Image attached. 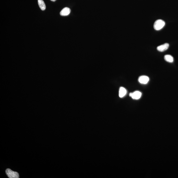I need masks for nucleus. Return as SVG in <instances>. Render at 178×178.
<instances>
[{"mask_svg":"<svg viewBox=\"0 0 178 178\" xmlns=\"http://www.w3.org/2000/svg\"><path fill=\"white\" fill-rule=\"evenodd\" d=\"M127 91L123 87H121L119 90V96L120 98L124 97L126 94Z\"/></svg>","mask_w":178,"mask_h":178,"instance_id":"0eeeda50","label":"nucleus"},{"mask_svg":"<svg viewBox=\"0 0 178 178\" xmlns=\"http://www.w3.org/2000/svg\"><path fill=\"white\" fill-rule=\"evenodd\" d=\"M164 59L167 62H170V63L173 62V61H174L173 57L170 55H165L164 56Z\"/></svg>","mask_w":178,"mask_h":178,"instance_id":"1a4fd4ad","label":"nucleus"},{"mask_svg":"<svg viewBox=\"0 0 178 178\" xmlns=\"http://www.w3.org/2000/svg\"><path fill=\"white\" fill-rule=\"evenodd\" d=\"M165 21L162 20H158L155 21L154 24V29L156 30L161 29L165 26Z\"/></svg>","mask_w":178,"mask_h":178,"instance_id":"f257e3e1","label":"nucleus"},{"mask_svg":"<svg viewBox=\"0 0 178 178\" xmlns=\"http://www.w3.org/2000/svg\"><path fill=\"white\" fill-rule=\"evenodd\" d=\"M169 45L168 43L164 44L163 45H161L160 46H159L157 47V50L159 51L163 52L167 50L169 48Z\"/></svg>","mask_w":178,"mask_h":178,"instance_id":"39448f33","label":"nucleus"},{"mask_svg":"<svg viewBox=\"0 0 178 178\" xmlns=\"http://www.w3.org/2000/svg\"><path fill=\"white\" fill-rule=\"evenodd\" d=\"M6 173L7 176L9 178H18L19 177V173L17 172H14L9 169H8L6 171Z\"/></svg>","mask_w":178,"mask_h":178,"instance_id":"f03ea898","label":"nucleus"},{"mask_svg":"<svg viewBox=\"0 0 178 178\" xmlns=\"http://www.w3.org/2000/svg\"><path fill=\"white\" fill-rule=\"evenodd\" d=\"M38 5L42 10H44L46 8V5L43 0H38Z\"/></svg>","mask_w":178,"mask_h":178,"instance_id":"6e6552de","label":"nucleus"},{"mask_svg":"<svg viewBox=\"0 0 178 178\" xmlns=\"http://www.w3.org/2000/svg\"><path fill=\"white\" fill-rule=\"evenodd\" d=\"M51 1H53V2H55L56 0H51Z\"/></svg>","mask_w":178,"mask_h":178,"instance_id":"9d476101","label":"nucleus"},{"mask_svg":"<svg viewBox=\"0 0 178 178\" xmlns=\"http://www.w3.org/2000/svg\"><path fill=\"white\" fill-rule=\"evenodd\" d=\"M138 80L140 83L146 84L149 81V78L146 76H141L139 77Z\"/></svg>","mask_w":178,"mask_h":178,"instance_id":"20e7f679","label":"nucleus"},{"mask_svg":"<svg viewBox=\"0 0 178 178\" xmlns=\"http://www.w3.org/2000/svg\"><path fill=\"white\" fill-rule=\"evenodd\" d=\"M141 92L137 91L133 93H130L129 94V96L134 99L138 100L141 97Z\"/></svg>","mask_w":178,"mask_h":178,"instance_id":"7ed1b4c3","label":"nucleus"},{"mask_svg":"<svg viewBox=\"0 0 178 178\" xmlns=\"http://www.w3.org/2000/svg\"><path fill=\"white\" fill-rule=\"evenodd\" d=\"M71 12L69 8L65 7L62 9L60 12V15L62 16H66L69 15Z\"/></svg>","mask_w":178,"mask_h":178,"instance_id":"423d86ee","label":"nucleus"}]
</instances>
